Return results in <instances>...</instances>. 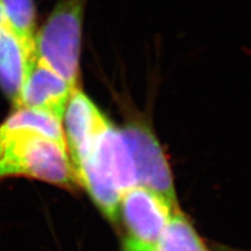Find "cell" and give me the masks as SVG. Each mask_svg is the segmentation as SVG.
I'll list each match as a JSON object with an SVG mask.
<instances>
[{"instance_id":"9c48e42d","label":"cell","mask_w":251,"mask_h":251,"mask_svg":"<svg viewBox=\"0 0 251 251\" xmlns=\"http://www.w3.org/2000/svg\"><path fill=\"white\" fill-rule=\"evenodd\" d=\"M155 251H208L192 225L176 211Z\"/></svg>"},{"instance_id":"30bf717a","label":"cell","mask_w":251,"mask_h":251,"mask_svg":"<svg viewBox=\"0 0 251 251\" xmlns=\"http://www.w3.org/2000/svg\"><path fill=\"white\" fill-rule=\"evenodd\" d=\"M5 20L21 40L35 49L34 37L36 33V11L34 0H0Z\"/></svg>"},{"instance_id":"8992f818","label":"cell","mask_w":251,"mask_h":251,"mask_svg":"<svg viewBox=\"0 0 251 251\" xmlns=\"http://www.w3.org/2000/svg\"><path fill=\"white\" fill-rule=\"evenodd\" d=\"M62 122L69 158L77 172L81 158L90 151L97 135L109 121L92 100L77 89L69 99Z\"/></svg>"},{"instance_id":"8fae6325","label":"cell","mask_w":251,"mask_h":251,"mask_svg":"<svg viewBox=\"0 0 251 251\" xmlns=\"http://www.w3.org/2000/svg\"><path fill=\"white\" fill-rule=\"evenodd\" d=\"M6 23L5 20V17H4V13H2V9H1V6H0V27L2 26Z\"/></svg>"},{"instance_id":"277c9868","label":"cell","mask_w":251,"mask_h":251,"mask_svg":"<svg viewBox=\"0 0 251 251\" xmlns=\"http://www.w3.org/2000/svg\"><path fill=\"white\" fill-rule=\"evenodd\" d=\"M176 211L178 207L146 187L125 191L119 209L127 230L125 251H155Z\"/></svg>"},{"instance_id":"6da1fadb","label":"cell","mask_w":251,"mask_h":251,"mask_svg":"<svg viewBox=\"0 0 251 251\" xmlns=\"http://www.w3.org/2000/svg\"><path fill=\"white\" fill-rule=\"evenodd\" d=\"M27 177L80 186L69 158L62 121L47 112L13 109L0 125V179Z\"/></svg>"},{"instance_id":"7a4b0ae2","label":"cell","mask_w":251,"mask_h":251,"mask_svg":"<svg viewBox=\"0 0 251 251\" xmlns=\"http://www.w3.org/2000/svg\"><path fill=\"white\" fill-rule=\"evenodd\" d=\"M76 174L80 186L89 191L103 214L118 221L122 193L137 185L133 158L121 130L108 122L81 158Z\"/></svg>"},{"instance_id":"ba28073f","label":"cell","mask_w":251,"mask_h":251,"mask_svg":"<svg viewBox=\"0 0 251 251\" xmlns=\"http://www.w3.org/2000/svg\"><path fill=\"white\" fill-rule=\"evenodd\" d=\"M36 58L35 49L28 47L7 23L0 27V89L17 106L25 76Z\"/></svg>"},{"instance_id":"5b68a950","label":"cell","mask_w":251,"mask_h":251,"mask_svg":"<svg viewBox=\"0 0 251 251\" xmlns=\"http://www.w3.org/2000/svg\"><path fill=\"white\" fill-rule=\"evenodd\" d=\"M133 158L136 183L177 206L170 166L156 136L146 126L129 124L121 129Z\"/></svg>"},{"instance_id":"52a82bcc","label":"cell","mask_w":251,"mask_h":251,"mask_svg":"<svg viewBox=\"0 0 251 251\" xmlns=\"http://www.w3.org/2000/svg\"><path fill=\"white\" fill-rule=\"evenodd\" d=\"M74 89L64 78L35 58L28 68L17 106L47 112L62 121Z\"/></svg>"},{"instance_id":"3957f363","label":"cell","mask_w":251,"mask_h":251,"mask_svg":"<svg viewBox=\"0 0 251 251\" xmlns=\"http://www.w3.org/2000/svg\"><path fill=\"white\" fill-rule=\"evenodd\" d=\"M87 0H59L34 37L36 57L80 89V51Z\"/></svg>"}]
</instances>
